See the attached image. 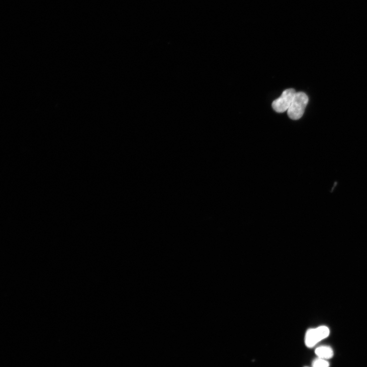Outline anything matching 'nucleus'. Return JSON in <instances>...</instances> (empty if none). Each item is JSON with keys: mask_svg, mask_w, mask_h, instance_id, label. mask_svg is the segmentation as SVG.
Returning <instances> with one entry per match:
<instances>
[{"mask_svg": "<svg viewBox=\"0 0 367 367\" xmlns=\"http://www.w3.org/2000/svg\"><path fill=\"white\" fill-rule=\"evenodd\" d=\"M309 102L307 94L303 92H296L291 105L287 111L288 116L293 120H298L303 115Z\"/></svg>", "mask_w": 367, "mask_h": 367, "instance_id": "f257e3e1", "label": "nucleus"}, {"mask_svg": "<svg viewBox=\"0 0 367 367\" xmlns=\"http://www.w3.org/2000/svg\"><path fill=\"white\" fill-rule=\"evenodd\" d=\"M296 93L295 90L293 89L284 91L280 96L273 102V109L279 113L288 111Z\"/></svg>", "mask_w": 367, "mask_h": 367, "instance_id": "f03ea898", "label": "nucleus"}, {"mask_svg": "<svg viewBox=\"0 0 367 367\" xmlns=\"http://www.w3.org/2000/svg\"><path fill=\"white\" fill-rule=\"evenodd\" d=\"M330 333L329 329L325 326L309 330L306 333L305 337L306 346L309 348H313L318 342L327 338Z\"/></svg>", "mask_w": 367, "mask_h": 367, "instance_id": "7ed1b4c3", "label": "nucleus"}, {"mask_svg": "<svg viewBox=\"0 0 367 367\" xmlns=\"http://www.w3.org/2000/svg\"><path fill=\"white\" fill-rule=\"evenodd\" d=\"M315 354L319 358L322 359H330L333 358L334 352L329 346H322L318 348L315 351Z\"/></svg>", "mask_w": 367, "mask_h": 367, "instance_id": "20e7f679", "label": "nucleus"}, {"mask_svg": "<svg viewBox=\"0 0 367 367\" xmlns=\"http://www.w3.org/2000/svg\"><path fill=\"white\" fill-rule=\"evenodd\" d=\"M330 364L324 359L318 358L315 360L312 363V367H329Z\"/></svg>", "mask_w": 367, "mask_h": 367, "instance_id": "39448f33", "label": "nucleus"}, {"mask_svg": "<svg viewBox=\"0 0 367 367\" xmlns=\"http://www.w3.org/2000/svg\"></svg>", "mask_w": 367, "mask_h": 367, "instance_id": "423d86ee", "label": "nucleus"}]
</instances>
